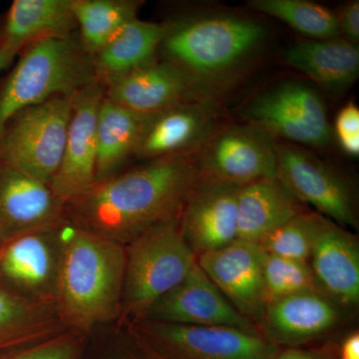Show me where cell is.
Here are the masks:
<instances>
[{
  "label": "cell",
  "instance_id": "6da1fadb",
  "mask_svg": "<svg viewBox=\"0 0 359 359\" xmlns=\"http://www.w3.org/2000/svg\"><path fill=\"white\" fill-rule=\"evenodd\" d=\"M200 176L192 153L168 156L97 183L69 203L85 230L130 243L179 217Z\"/></svg>",
  "mask_w": 359,
  "mask_h": 359
},
{
  "label": "cell",
  "instance_id": "7a4b0ae2",
  "mask_svg": "<svg viewBox=\"0 0 359 359\" xmlns=\"http://www.w3.org/2000/svg\"><path fill=\"white\" fill-rule=\"evenodd\" d=\"M61 237L55 283L61 314L80 330L113 320L122 308V245L85 229H66Z\"/></svg>",
  "mask_w": 359,
  "mask_h": 359
},
{
  "label": "cell",
  "instance_id": "3957f363",
  "mask_svg": "<svg viewBox=\"0 0 359 359\" xmlns=\"http://www.w3.org/2000/svg\"><path fill=\"white\" fill-rule=\"evenodd\" d=\"M98 81L93 56L80 39L69 35L34 42L0 89V133L18 111L55 97L74 96Z\"/></svg>",
  "mask_w": 359,
  "mask_h": 359
},
{
  "label": "cell",
  "instance_id": "277c9868",
  "mask_svg": "<svg viewBox=\"0 0 359 359\" xmlns=\"http://www.w3.org/2000/svg\"><path fill=\"white\" fill-rule=\"evenodd\" d=\"M264 39L263 26L238 16L195 18L168 27L160 48L191 83L224 76Z\"/></svg>",
  "mask_w": 359,
  "mask_h": 359
},
{
  "label": "cell",
  "instance_id": "5b68a950",
  "mask_svg": "<svg viewBox=\"0 0 359 359\" xmlns=\"http://www.w3.org/2000/svg\"><path fill=\"white\" fill-rule=\"evenodd\" d=\"M179 217L129 243L122 297L127 313L143 316L160 297L178 285L197 262L182 235Z\"/></svg>",
  "mask_w": 359,
  "mask_h": 359
},
{
  "label": "cell",
  "instance_id": "8992f818",
  "mask_svg": "<svg viewBox=\"0 0 359 359\" xmlns=\"http://www.w3.org/2000/svg\"><path fill=\"white\" fill-rule=\"evenodd\" d=\"M73 96L55 97L18 111L0 133V165L50 184L63 152Z\"/></svg>",
  "mask_w": 359,
  "mask_h": 359
},
{
  "label": "cell",
  "instance_id": "52a82bcc",
  "mask_svg": "<svg viewBox=\"0 0 359 359\" xmlns=\"http://www.w3.org/2000/svg\"><path fill=\"white\" fill-rule=\"evenodd\" d=\"M136 339L164 359H275L280 347L263 335L228 327L146 320Z\"/></svg>",
  "mask_w": 359,
  "mask_h": 359
},
{
  "label": "cell",
  "instance_id": "ba28073f",
  "mask_svg": "<svg viewBox=\"0 0 359 359\" xmlns=\"http://www.w3.org/2000/svg\"><path fill=\"white\" fill-rule=\"evenodd\" d=\"M245 117L271 138L313 147L332 141L325 104L316 90L302 82H283L264 92L252 101Z\"/></svg>",
  "mask_w": 359,
  "mask_h": 359
},
{
  "label": "cell",
  "instance_id": "9c48e42d",
  "mask_svg": "<svg viewBox=\"0 0 359 359\" xmlns=\"http://www.w3.org/2000/svg\"><path fill=\"white\" fill-rule=\"evenodd\" d=\"M278 180L295 199L344 226H358L353 193L337 172L306 151L276 144Z\"/></svg>",
  "mask_w": 359,
  "mask_h": 359
},
{
  "label": "cell",
  "instance_id": "30bf717a",
  "mask_svg": "<svg viewBox=\"0 0 359 359\" xmlns=\"http://www.w3.org/2000/svg\"><path fill=\"white\" fill-rule=\"evenodd\" d=\"M201 174L244 186L278 179V153L273 138L252 126H231L215 135L198 157Z\"/></svg>",
  "mask_w": 359,
  "mask_h": 359
},
{
  "label": "cell",
  "instance_id": "8fae6325",
  "mask_svg": "<svg viewBox=\"0 0 359 359\" xmlns=\"http://www.w3.org/2000/svg\"><path fill=\"white\" fill-rule=\"evenodd\" d=\"M240 188L201 174L179 217L182 235L196 257L238 240Z\"/></svg>",
  "mask_w": 359,
  "mask_h": 359
},
{
  "label": "cell",
  "instance_id": "7c38bea8",
  "mask_svg": "<svg viewBox=\"0 0 359 359\" xmlns=\"http://www.w3.org/2000/svg\"><path fill=\"white\" fill-rule=\"evenodd\" d=\"M104 96L105 90L99 81L73 96L65 152L49 184L54 195L65 204L96 184L97 119Z\"/></svg>",
  "mask_w": 359,
  "mask_h": 359
},
{
  "label": "cell",
  "instance_id": "4fadbf2b",
  "mask_svg": "<svg viewBox=\"0 0 359 359\" xmlns=\"http://www.w3.org/2000/svg\"><path fill=\"white\" fill-rule=\"evenodd\" d=\"M141 318L198 327H233L261 334L252 321L231 306L197 262L186 278L154 302Z\"/></svg>",
  "mask_w": 359,
  "mask_h": 359
},
{
  "label": "cell",
  "instance_id": "5bb4252c",
  "mask_svg": "<svg viewBox=\"0 0 359 359\" xmlns=\"http://www.w3.org/2000/svg\"><path fill=\"white\" fill-rule=\"evenodd\" d=\"M263 257L259 244L238 238L223 249L197 257V264L219 292L256 327L261 323L268 304Z\"/></svg>",
  "mask_w": 359,
  "mask_h": 359
},
{
  "label": "cell",
  "instance_id": "9a60e30c",
  "mask_svg": "<svg viewBox=\"0 0 359 359\" xmlns=\"http://www.w3.org/2000/svg\"><path fill=\"white\" fill-rule=\"evenodd\" d=\"M340 320L337 302L318 290L269 302L259 330L280 348L299 347L334 330Z\"/></svg>",
  "mask_w": 359,
  "mask_h": 359
},
{
  "label": "cell",
  "instance_id": "2e32d148",
  "mask_svg": "<svg viewBox=\"0 0 359 359\" xmlns=\"http://www.w3.org/2000/svg\"><path fill=\"white\" fill-rule=\"evenodd\" d=\"M309 261L320 292L344 306L358 304L359 245L353 235L325 218Z\"/></svg>",
  "mask_w": 359,
  "mask_h": 359
},
{
  "label": "cell",
  "instance_id": "e0dca14e",
  "mask_svg": "<svg viewBox=\"0 0 359 359\" xmlns=\"http://www.w3.org/2000/svg\"><path fill=\"white\" fill-rule=\"evenodd\" d=\"M212 121L210 108L190 101L149 115L134 156L150 161L192 153L209 139Z\"/></svg>",
  "mask_w": 359,
  "mask_h": 359
},
{
  "label": "cell",
  "instance_id": "ac0fdd59",
  "mask_svg": "<svg viewBox=\"0 0 359 359\" xmlns=\"http://www.w3.org/2000/svg\"><path fill=\"white\" fill-rule=\"evenodd\" d=\"M106 86V98L145 116L188 102L194 87L181 70L167 61H154Z\"/></svg>",
  "mask_w": 359,
  "mask_h": 359
},
{
  "label": "cell",
  "instance_id": "d6986e66",
  "mask_svg": "<svg viewBox=\"0 0 359 359\" xmlns=\"http://www.w3.org/2000/svg\"><path fill=\"white\" fill-rule=\"evenodd\" d=\"M62 201L50 186L0 165V226L14 233L45 231L57 223Z\"/></svg>",
  "mask_w": 359,
  "mask_h": 359
},
{
  "label": "cell",
  "instance_id": "ffe728a7",
  "mask_svg": "<svg viewBox=\"0 0 359 359\" xmlns=\"http://www.w3.org/2000/svg\"><path fill=\"white\" fill-rule=\"evenodd\" d=\"M71 4L72 0H14L0 32V46L14 58L39 40L72 35L77 25Z\"/></svg>",
  "mask_w": 359,
  "mask_h": 359
},
{
  "label": "cell",
  "instance_id": "44dd1931",
  "mask_svg": "<svg viewBox=\"0 0 359 359\" xmlns=\"http://www.w3.org/2000/svg\"><path fill=\"white\" fill-rule=\"evenodd\" d=\"M304 211L299 201L276 178L241 186L238 198V238L259 244L283 224Z\"/></svg>",
  "mask_w": 359,
  "mask_h": 359
},
{
  "label": "cell",
  "instance_id": "7402d4cb",
  "mask_svg": "<svg viewBox=\"0 0 359 359\" xmlns=\"http://www.w3.org/2000/svg\"><path fill=\"white\" fill-rule=\"evenodd\" d=\"M285 62L325 88L340 91L358 76V45L339 39L302 40L287 49Z\"/></svg>",
  "mask_w": 359,
  "mask_h": 359
},
{
  "label": "cell",
  "instance_id": "603a6c76",
  "mask_svg": "<svg viewBox=\"0 0 359 359\" xmlns=\"http://www.w3.org/2000/svg\"><path fill=\"white\" fill-rule=\"evenodd\" d=\"M167 26L134 20L126 23L93 56L97 77L107 85L118 78L154 62Z\"/></svg>",
  "mask_w": 359,
  "mask_h": 359
},
{
  "label": "cell",
  "instance_id": "cb8c5ba5",
  "mask_svg": "<svg viewBox=\"0 0 359 359\" xmlns=\"http://www.w3.org/2000/svg\"><path fill=\"white\" fill-rule=\"evenodd\" d=\"M146 118L104 96L97 119L96 184L114 177L135 155Z\"/></svg>",
  "mask_w": 359,
  "mask_h": 359
},
{
  "label": "cell",
  "instance_id": "d4e9b609",
  "mask_svg": "<svg viewBox=\"0 0 359 359\" xmlns=\"http://www.w3.org/2000/svg\"><path fill=\"white\" fill-rule=\"evenodd\" d=\"M42 231L25 233L9 245L2 259L4 273L27 289L41 290L57 278L56 259L50 241Z\"/></svg>",
  "mask_w": 359,
  "mask_h": 359
},
{
  "label": "cell",
  "instance_id": "484cf974",
  "mask_svg": "<svg viewBox=\"0 0 359 359\" xmlns=\"http://www.w3.org/2000/svg\"><path fill=\"white\" fill-rule=\"evenodd\" d=\"M72 11L85 50L95 55L120 29L136 20L139 2L129 0H72Z\"/></svg>",
  "mask_w": 359,
  "mask_h": 359
},
{
  "label": "cell",
  "instance_id": "4316f807",
  "mask_svg": "<svg viewBox=\"0 0 359 359\" xmlns=\"http://www.w3.org/2000/svg\"><path fill=\"white\" fill-rule=\"evenodd\" d=\"M249 6L282 20L314 40L337 39V14L327 7L306 0H252Z\"/></svg>",
  "mask_w": 359,
  "mask_h": 359
},
{
  "label": "cell",
  "instance_id": "83f0119b",
  "mask_svg": "<svg viewBox=\"0 0 359 359\" xmlns=\"http://www.w3.org/2000/svg\"><path fill=\"white\" fill-rule=\"evenodd\" d=\"M323 219L316 212H302L266 236L259 245L271 256L309 263Z\"/></svg>",
  "mask_w": 359,
  "mask_h": 359
},
{
  "label": "cell",
  "instance_id": "f1b7e54d",
  "mask_svg": "<svg viewBox=\"0 0 359 359\" xmlns=\"http://www.w3.org/2000/svg\"><path fill=\"white\" fill-rule=\"evenodd\" d=\"M263 278L268 304L299 292H320L313 269L306 262L271 256L264 252Z\"/></svg>",
  "mask_w": 359,
  "mask_h": 359
},
{
  "label": "cell",
  "instance_id": "f546056e",
  "mask_svg": "<svg viewBox=\"0 0 359 359\" xmlns=\"http://www.w3.org/2000/svg\"><path fill=\"white\" fill-rule=\"evenodd\" d=\"M43 320L41 309L34 304L29 306L0 290V337L14 332L30 344L53 339L51 328L41 327Z\"/></svg>",
  "mask_w": 359,
  "mask_h": 359
},
{
  "label": "cell",
  "instance_id": "4dcf8cb0",
  "mask_svg": "<svg viewBox=\"0 0 359 359\" xmlns=\"http://www.w3.org/2000/svg\"><path fill=\"white\" fill-rule=\"evenodd\" d=\"M84 351L81 337L58 335L35 346L13 351L0 359H82Z\"/></svg>",
  "mask_w": 359,
  "mask_h": 359
},
{
  "label": "cell",
  "instance_id": "1f68e13d",
  "mask_svg": "<svg viewBox=\"0 0 359 359\" xmlns=\"http://www.w3.org/2000/svg\"><path fill=\"white\" fill-rule=\"evenodd\" d=\"M335 134L340 147L347 155H359V110L353 103L339 111L335 120Z\"/></svg>",
  "mask_w": 359,
  "mask_h": 359
},
{
  "label": "cell",
  "instance_id": "d6a6232c",
  "mask_svg": "<svg viewBox=\"0 0 359 359\" xmlns=\"http://www.w3.org/2000/svg\"><path fill=\"white\" fill-rule=\"evenodd\" d=\"M340 34H344L346 40L358 44L359 39V2L353 1L342 7L337 15Z\"/></svg>",
  "mask_w": 359,
  "mask_h": 359
},
{
  "label": "cell",
  "instance_id": "836d02e7",
  "mask_svg": "<svg viewBox=\"0 0 359 359\" xmlns=\"http://www.w3.org/2000/svg\"><path fill=\"white\" fill-rule=\"evenodd\" d=\"M100 359H164L151 351L143 342L135 337L132 346H119L108 353H104Z\"/></svg>",
  "mask_w": 359,
  "mask_h": 359
},
{
  "label": "cell",
  "instance_id": "e575fe53",
  "mask_svg": "<svg viewBox=\"0 0 359 359\" xmlns=\"http://www.w3.org/2000/svg\"><path fill=\"white\" fill-rule=\"evenodd\" d=\"M275 359H339L334 348L304 349L299 347L282 348Z\"/></svg>",
  "mask_w": 359,
  "mask_h": 359
},
{
  "label": "cell",
  "instance_id": "d590c367",
  "mask_svg": "<svg viewBox=\"0 0 359 359\" xmlns=\"http://www.w3.org/2000/svg\"><path fill=\"white\" fill-rule=\"evenodd\" d=\"M340 359H359V334L358 332L349 334L340 344Z\"/></svg>",
  "mask_w": 359,
  "mask_h": 359
},
{
  "label": "cell",
  "instance_id": "8d00e7d4",
  "mask_svg": "<svg viewBox=\"0 0 359 359\" xmlns=\"http://www.w3.org/2000/svg\"><path fill=\"white\" fill-rule=\"evenodd\" d=\"M13 59V56L7 54L6 52L4 50V48L0 46V72L8 66Z\"/></svg>",
  "mask_w": 359,
  "mask_h": 359
},
{
  "label": "cell",
  "instance_id": "74e56055",
  "mask_svg": "<svg viewBox=\"0 0 359 359\" xmlns=\"http://www.w3.org/2000/svg\"><path fill=\"white\" fill-rule=\"evenodd\" d=\"M339 359H340V358H339Z\"/></svg>",
  "mask_w": 359,
  "mask_h": 359
}]
</instances>
